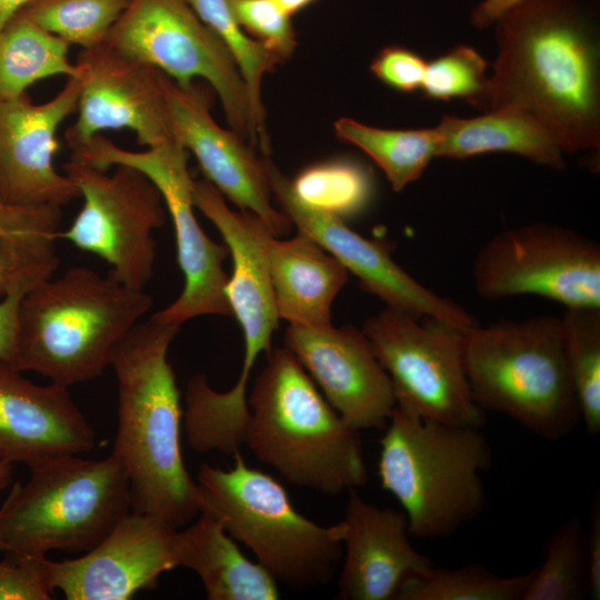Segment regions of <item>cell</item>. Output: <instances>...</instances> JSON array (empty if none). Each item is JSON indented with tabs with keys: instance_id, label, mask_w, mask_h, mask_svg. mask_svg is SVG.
Segmentation results:
<instances>
[{
	"instance_id": "1",
	"label": "cell",
	"mask_w": 600,
	"mask_h": 600,
	"mask_svg": "<svg viewBox=\"0 0 600 600\" xmlns=\"http://www.w3.org/2000/svg\"><path fill=\"white\" fill-rule=\"evenodd\" d=\"M599 0H524L493 24L491 110L542 126L566 154L600 149Z\"/></svg>"
},
{
	"instance_id": "2",
	"label": "cell",
	"mask_w": 600,
	"mask_h": 600,
	"mask_svg": "<svg viewBox=\"0 0 600 600\" xmlns=\"http://www.w3.org/2000/svg\"><path fill=\"white\" fill-rule=\"evenodd\" d=\"M179 328L154 314L140 320L119 340L109 361L118 384L112 452L128 476L132 510L178 528L199 514L196 481L180 448V392L168 361Z\"/></svg>"
},
{
	"instance_id": "3",
	"label": "cell",
	"mask_w": 600,
	"mask_h": 600,
	"mask_svg": "<svg viewBox=\"0 0 600 600\" xmlns=\"http://www.w3.org/2000/svg\"><path fill=\"white\" fill-rule=\"evenodd\" d=\"M247 401L243 444L288 482L324 494L367 482L360 431L322 397L288 348L271 350Z\"/></svg>"
},
{
	"instance_id": "4",
	"label": "cell",
	"mask_w": 600,
	"mask_h": 600,
	"mask_svg": "<svg viewBox=\"0 0 600 600\" xmlns=\"http://www.w3.org/2000/svg\"><path fill=\"white\" fill-rule=\"evenodd\" d=\"M151 306L144 290L126 287L110 272L70 267L23 296L12 364L66 388L96 379Z\"/></svg>"
},
{
	"instance_id": "5",
	"label": "cell",
	"mask_w": 600,
	"mask_h": 600,
	"mask_svg": "<svg viewBox=\"0 0 600 600\" xmlns=\"http://www.w3.org/2000/svg\"><path fill=\"white\" fill-rule=\"evenodd\" d=\"M383 429L380 484L402 507L411 536L446 538L481 513V473L491 450L479 428L423 420L394 407Z\"/></svg>"
},
{
	"instance_id": "6",
	"label": "cell",
	"mask_w": 600,
	"mask_h": 600,
	"mask_svg": "<svg viewBox=\"0 0 600 600\" xmlns=\"http://www.w3.org/2000/svg\"><path fill=\"white\" fill-rule=\"evenodd\" d=\"M463 364L482 410L548 440L568 436L581 421L560 317L478 323L464 332Z\"/></svg>"
},
{
	"instance_id": "7",
	"label": "cell",
	"mask_w": 600,
	"mask_h": 600,
	"mask_svg": "<svg viewBox=\"0 0 600 600\" xmlns=\"http://www.w3.org/2000/svg\"><path fill=\"white\" fill-rule=\"evenodd\" d=\"M232 457L230 469L199 467V513L218 520L278 583L298 591L328 583L342 558V520L326 527L306 518L273 477L249 467L240 450Z\"/></svg>"
},
{
	"instance_id": "8",
	"label": "cell",
	"mask_w": 600,
	"mask_h": 600,
	"mask_svg": "<svg viewBox=\"0 0 600 600\" xmlns=\"http://www.w3.org/2000/svg\"><path fill=\"white\" fill-rule=\"evenodd\" d=\"M30 471L0 507L3 552H86L132 509L129 479L113 452L99 460L66 456Z\"/></svg>"
},
{
	"instance_id": "9",
	"label": "cell",
	"mask_w": 600,
	"mask_h": 600,
	"mask_svg": "<svg viewBox=\"0 0 600 600\" xmlns=\"http://www.w3.org/2000/svg\"><path fill=\"white\" fill-rule=\"evenodd\" d=\"M362 331L391 380L396 407L423 420L483 426L484 410L473 398L463 364L466 331L390 308L370 317Z\"/></svg>"
},
{
	"instance_id": "10",
	"label": "cell",
	"mask_w": 600,
	"mask_h": 600,
	"mask_svg": "<svg viewBox=\"0 0 600 600\" xmlns=\"http://www.w3.org/2000/svg\"><path fill=\"white\" fill-rule=\"evenodd\" d=\"M71 159L109 169L126 164L140 170L158 188L171 217L177 260L184 278L180 296L153 313L158 319L177 323L206 314L231 316L224 293L228 274L223 261L226 244L211 240L201 229L193 208V179L188 169L187 149L176 140L131 151L98 133L69 148Z\"/></svg>"
},
{
	"instance_id": "11",
	"label": "cell",
	"mask_w": 600,
	"mask_h": 600,
	"mask_svg": "<svg viewBox=\"0 0 600 600\" xmlns=\"http://www.w3.org/2000/svg\"><path fill=\"white\" fill-rule=\"evenodd\" d=\"M106 42L154 67L182 89H190L197 78L206 80L219 96L230 129L257 144L241 73L187 0H130Z\"/></svg>"
},
{
	"instance_id": "12",
	"label": "cell",
	"mask_w": 600,
	"mask_h": 600,
	"mask_svg": "<svg viewBox=\"0 0 600 600\" xmlns=\"http://www.w3.org/2000/svg\"><path fill=\"white\" fill-rule=\"evenodd\" d=\"M108 169L70 159L64 174L74 183L83 204L61 238L103 259L122 284L144 290L153 274L157 243L167 208L154 183L126 164Z\"/></svg>"
},
{
	"instance_id": "13",
	"label": "cell",
	"mask_w": 600,
	"mask_h": 600,
	"mask_svg": "<svg viewBox=\"0 0 600 600\" xmlns=\"http://www.w3.org/2000/svg\"><path fill=\"white\" fill-rule=\"evenodd\" d=\"M471 272L488 301L531 294L566 308H600V246L563 226L533 222L492 236Z\"/></svg>"
},
{
	"instance_id": "14",
	"label": "cell",
	"mask_w": 600,
	"mask_h": 600,
	"mask_svg": "<svg viewBox=\"0 0 600 600\" xmlns=\"http://www.w3.org/2000/svg\"><path fill=\"white\" fill-rule=\"evenodd\" d=\"M262 160L272 194L291 223L353 273L363 289L382 300L387 308L417 319L434 318L462 331L478 324L474 317L453 300L413 279L383 246L360 236L343 219L302 201L293 190L292 180L268 157Z\"/></svg>"
},
{
	"instance_id": "15",
	"label": "cell",
	"mask_w": 600,
	"mask_h": 600,
	"mask_svg": "<svg viewBox=\"0 0 600 600\" xmlns=\"http://www.w3.org/2000/svg\"><path fill=\"white\" fill-rule=\"evenodd\" d=\"M78 118L64 132L68 147L104 130L130 129L147 148L174 140L161 87L162 72L106 41L81 49Z\"/></svg>"
},
{
	"instance_id": "16",
	"label": "cell",
	"mask_w": 600,
	"mask_h": 600,
	"mask_svg": "<svg viewBox=\"0 0 600 600\" xmlns=\"http://www.w3.org/2000/svg\"><path fill=\"white\" fill-rule=\"evenodd\" d=\"M178 538V527L131 509L83 556L49 560L51 588L68 600H128L179 567Z\"/></svg>"
},
{
	"instance_id": "17",
	"label": "cell",
	"mask_w": 600,
	"mask_h": 600,
	"mask_svg": "<svg viewBox=\"0 0 600 600\" xmlns=\"http://www.w3.org/2000/svg\"><path fill=\"white\" fill-rule=\"evenodd\" d=\"M193 203L222 236L233 262L224 293L241 327L244 356L240 376L228 390L234 400L247 399L251 370L261 353L271 352V338L278 328L269 271V242L273 237L267 224L249 211H232L224 197L207 179L193 181Z\"/></svg>"
},
{
	"instance_id": "18",
	"label": "cell",
	"mask_w": 600,
	"mask_h": 600,
	"mask_svg": "<svg viewBox=\"0 0 600 600\" xmlns=\"http://www.w3.org/2000/svg\"><path fill=\"white\" fill-rule=\"evenodd\" d=\"M161 87L173 139L194 154L203 178L241 211L259 217L274 237L286 234L291 221L271 203L262 158L238 133L214 121L209 94L201 88L182 89L164 73Z\"/></svg>"
},
{
	"instance_id": "19",
	"label": "cell",
	"mask_w": 600,
	"mask_h": 600,
	"mask_svg": "<svg viewBox=\"0 0 600 600\" xmlns=\"http://www.w3.org/2000/svg\"><path fill=\"white\" fill-rule=\"evenodd\" d=\"M81 82L69 77L50 100L33 103L23 97L0 103V199L19 206L61 208L80 192L67 174L59 173L53 157L57 131L77 110Z\"/></svg>"
},
{
	"instance_id": "20",
	"label": "cell",
	"mask_w": 600,
	"mask_h": 600,
	"mask_svg": "<svg viewBox=\"0 0 600 600\" xmlns=\"http://www.w3.org/2000/svg\"><path fill=\"white\" fill-rule=\"evenodd\" d=\"M284 343L349 426L359 431L386 427L396 397L362 330L289 326Z\"/></svg>"
},
{
	"instance_id": "21",
	"label": "cell",
	"mask_w": 600,
	"mask_h": 600,
	"mask_svg": "<svg viewBox=\"0 0 600 600\" xmlns=\"http://www.w3.org/2000/svg\"><path fill=\"white\" fill-rule=\"evenodd\" d=\"M0 360V460L33 469L92 450L93 427L68 388L41 386Z\"/></svg>"
},
{
	"instance_id": "22",
	"label": "cell",
	"mask_w": 600,
	"mask_h": 600,
	"mask_svg": "<svg viewBox=\"0 0 600 600\" xmlns=\"http://www.w3.org/2000/svg\"><path fill=\"white\" fill-rule=\"evenodd\" d=\"M342 522L340 599L393 600L406 579L433 567L411 544L403 511L369 503L352 488L348 490Z\"/></svg>"
},
{
	"instance_id": "23",
	"label": "cell",
	"mask_w": 600,
	"mask_h": 600,
	"mask_svg": "<svg viewBox=\"0 0 600 600\" xmlns=\"http://www.w3.org/2000/svg\"><path fill=\"white\" fill-rule=\"evenodd\" d=\"M272 237L269 271L279 319L290 326H331V304L348 280V270L308 234Z\"/></svg>"
},
{
	"instance_id": "24",
	"label": "cell",
	"mask_w": 600,
	"mask_h": 600,
	"mask_svg": "<svg viewBox=\"0 0 600 600\" xmlns=\"http://www.w3.org/2000/svg\"><path fill=\"white\" fill-rule=\"evenodd\" d=\"M196 522L179 530V567L194 571L209 600H277L278 581L250 561L221 523L200 512Z\"/></svg>"
},
{
	"instance_id": "25",
	"label": "cell",
	"mask_w": 600,
	"mask_h": 600,
	"mask_svg": "<svg viewBox=\"0 0 600 600\" xmlns=\"http://www.w3.org/2000/svg\"><path fill=\"white\" fill-rule=\"evenodd\" d=\"M436 158L467 159L487 152H511L562 170L564 151L554 138L527 114L491 110L473 118L442 116L434 127Z\"/></svg>"
},
{
	"instance_id": "26",
	"label": "cell",
	"mask_w": 600,
	"mask_h": 600,
	"mask_svg": "<svg viewBox=\"0 0 600 600\" xmlns=\"http://www.w3.org/2000/svg\"><path fill=\"white\" fill-rule=\"evenodd\" d=\"M61 231V208L0 199V298L53 276Z\"/></svg>"
},
{
	"instance_id": "27",
	"label": "cell",
	"mask_w": 600,
	"mask_h": 600,
	"mask_svg": "<svg viewBox=\"0 0 600 600\" xmlns=\"http://www.w3.org/2000/svg\"><path fill=\"white\" fill-rule=\"evenodd\" d=\"M70 44L14 16L0 30V103L19 99L34 82L56 76L74 77Z\"/></svg>"
},
{
	"instance_id": "28",
	"label": "cell",
	"mask_w": 600,
	"mask_h": 600,
	"mask_svg": "<svg viewBox=\"0 0 600 600\" xmlns=\"http://www.w3.org/2000/svg\"><path fill=\"white\" fill-rule=\"evenodd\" d=\"M336 136L360 148L383 171L396 192L416 181L437 154L434 128L381 129L350 118L334 122Z\"/></svg>"
},
{
	"instance_id": "29",
	"label": "cell",
	"mask_w": 600,
	"mask_h": 600,
	"mask_svg": "<svg viewBox=\"0 0 600 600\" xmlns=\"http://www.w3.org/2000/svg\"><path fill=\"white\" fill-rule=\"evenodd\" d=\"M187 2L220 38L233 58L248 92L256 142L267 153L270 146L261 101V83L264 74L272 72L284 60L277 51L243 31L231 13L228 0H187Z\"/></svg>"
},
{
	"instance_id": "30",
	"label": "cell",
	"mask_w": 600,
	"mask_h": 600,
	"mask_svg": "<svg viewBox=\"0 0 600 600\" xmlns=\"http://www.w3.org/2000/svg\"><path fill=\"white\" fill-rule=\"evenodd\" d=\"M561 318L564 353L589 436L600 431V308H566Z\"/></svg>"
},
{
	"instance_id": "31",
	"label": "cell",
	"mask_w": 600,
	"mask_h": 600,
	"mask_svg": "<svg viewBox=\"0 0 600 600\" xmlns=\"http://www.w3.org/2000/svg\"><path fill=\"white\" fill-rule=\"evenodd\" d=\"M532 569L500 577L481 566L434 568L412 576L399 587L393 600H521Z\"/></svg>"
},
{
	"instance_id": "32",
	"label": "cell",
	"mask_w": 600,
	"mask_h": 600,
	"mask_svg": "<svg viewBox=\"0 0 600 600\" xmlns=\"http://www.w3.org/2000/svg\"><path fill=\"white\" fill-rule=\"evenodd\" d=\"M521 600H578L587 591L586 533L579 517L566 520L547 541Z\"/></svg>"
},
{
	"instance_id": "33",
	"label": "cell",
	"mask_w": 600,
	"mask_h": 600,
	"mask_svg": "<svg viewBox=\"0 0 600 600\" xmlns=\"http://www.w3.org/2000/svg\"><path fill=\"white\" fill-rule=\"evenodd\" d=\"M130 0H32L16 14L69 44L88 49L106 41Z\"/></svg>"
},
{
	"instance_id": "34",
	"label": "cell",
	"mask_w": 600,
	"mask_h": 600,
	"mask_svg": "<svg viewBox=\"0 0 600 600\" xmlns=\"http://www.w3.org/2000/svg\"><path fill=\"white\" fill-rule=\"evenodd\" d=\"M292 187L306 203L341 219L362 212L373 193L368 170L349 159L309 166L292 180Z\"/></svg>"
},
{
	"instance_id": "35",
	"label": "cell",
	"mask_w": 600,
	"mask_h": 600,
	"mask_svg": "<svg viewBox=\"0 0 600 600\" xmlns=\"http://www.w3.org/2000/svg\"><path fill=\"white\" fill-rule=\"evenodd\" d=\"M487 69L488 62L474 48L456 46L427 62L421 91L429 99H462L487 111L490 91Z\"/></svg>"
},
{
	"instance_id": "36",
	"label": "cell",
	"mask_w": 600,
	"mask_h": 600,
	"mask_svg": "<svg viewBox=\"0 0 600 600\" xmlns=\"http://www.w3.org/2000/svg\"><path fill=\"white\" fill-rule=\"evenodd\" d=\"M231 13L243 31L277 51L286 61L297 46L292 17L277 0H228Z\"/></svg>"
},
{
	"instance_id": "37",
	"label": "cell",
	"mask_w": 600,
	"mask_h": 600,
	"mask_svg": "<svg viewBox=\"0 0 600 600\" xmlns=\"http://www.w3.org/2000/svg\"><path fill=\"white\" fill-rule=\"evenodd\" d=\"M7 553L0 561V600L51 599L47 556Z\"/></svg>"
},
{
	"instance_id": "38",
	"label": "cell",
	"mask_w": 600,
	"mask_h": 600,
	"mask_svg": "<svg viewBox=\"0 0 600 600\" xmlns=\"http://www.w3.org/2000/svg\"><path fill=\"white\" fill-rule=\"evenodd\" d=\"M427 61L402 46L382 48L370 64V70L382 83L404 93L421 90Z\"/></svg>"
},
{
	"instance_id": "39",
	"label": "cell",
	"mask_w": 600,
	"mask_h": 600,
	"mask_svg": "<svg viewBox=\"0 0 600 600\" xmlns=\"http://www.w3.org/2000/svg\"><path fill=\"white\" fill-rule=\"evenodd\" d=\"M27 292L16 290L0 300V360L14 361L20 304Z\"/></svg>"
},
{
	"instance_id": "40",
	"label": "cell",
	"mask_w": 600,
	"mask_h": 600,
	"mask_svg": "<svg viewBox=\"0 0 600 600\" xmlns=\"http://www.w3.org/2000/svg\"><path fill=\"white\" fill-rule=\"evenodd\" d=\"M587 591L593 600L600 599V499H593L590 526L586 533Z\"/></svg>"
},
{
	"instance_id": "41",
	"label": "cell",
	"mask_w": 600,
	"mask_h": 600,
	"mask_svg": "<svg viewBox=\"0 0 600 600\" xmlns=\"http://www.w3.org/2000/svg\"><path fill=\"white\" fill-rule=\"evenodd\" d=\"M524 0H482L470 12V24L479 30L492 27L509 9Z\"/></svg>"
},
{
	"instance_id": "42",
	"label": "cell",
	"mask_w": 600,
	"mask_h": 600,
	"mask_svg": "<svg viewBox=\"0 0 600 600\" xmlns=\"http://www.w3.org/2000/svg\"><path fill=\"white\" fill-rule=\"evenodd\" d=\"M32 0H0V30Z\"/></svg>"
},
{
	"instance_id": "43",
	"label": "cell",
	"mask_w": 600,
	"mask_h": 600,
	"mask_svg": "<svg viewBox=\"0 0 600 600\" xmlns=\"http://www.w3.org/2000/svg\"><path fill=\"white\" fill-rule=\"evenodd\" d=\"M281 8L291 17L313 4L317 0H277Z\"/></svg>"
},
{
	"instance_id": "44",
	"label": "cell",
	"mask_w": 600,
	"mask_h": 600,
	"mask_svg": "<svg viewBox=\"0 0 600 600\" xmlns=\"http://www.w3.org/2000/svg\"><path fill=\"white\" fill-rule=\"evenodd\" d=\"M12 480V464L0 460V492L4 490Z\"/></svg>"
},
{
	"instance_id": "45",
	"label": "cell",
	"mask_w": 600,
	"mask_h": 600,
	"mask_svg": "<svg viewBox=\"0 0 600 600\" xmlns=\"http://www.w3.org/2000/svg\"><path fill=\"white\" fill-rule=\"evenodd\" d=\"M0 551H1V549H0Z\"/></svg>"
}]
</instances>
